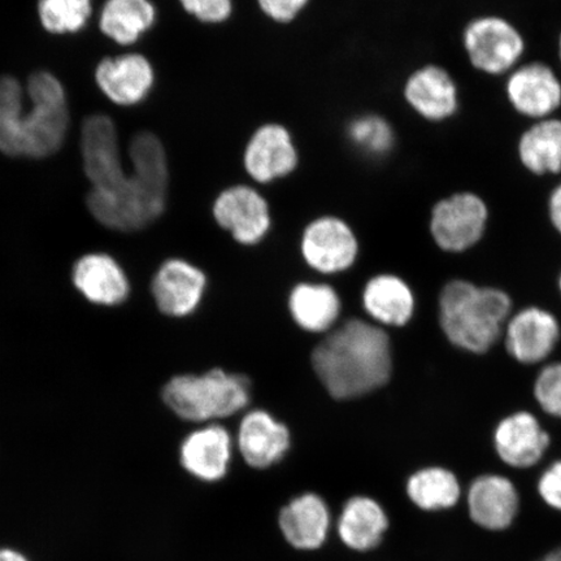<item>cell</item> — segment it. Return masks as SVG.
Here are the masks:
<instances>
[{
  "instance_id": "obj_1",
  "label": "cell",
  "mask_w": 561,
  "mask_h": 561,
  "mask_svg": "<svg viewBox=\"0 0 561 561\" xmlns=\"http://www.w3.org/2000/svg\"><path fill=\"white\" fill-rule=\"evenodd\" d=\"M392 366L389 334L360 319L347 320L312 351L314 374L336 401H353L382 389Z\"/></svg>"
},
{
  "instance_id": "obj_2",
  "label": "cell",
  "mask_w": 561,
  "mask_h": 561,
  "mask_svg": "<svg viewBox=\"0 0 561 561\" xmlns=\"http://www.w3.org/2000/svg\"><path fill=\"white\" fill-rule=\"evenodd\" d=\"M131 172L108 191H91L88 207L102 226L121 231L149 227L164 213L168 164L157 136L142 131L129 147Z\"/></svg>"
},
{
  "instance_id": "obj_3",
  "label": "cell",
  "mask_w": 561,
  "mask_h": 561,
  "mask_svg": "<svg viewBox=\"0 0 561 561\" xmlns=\"http://www.w3.org/2000/svg\"><path fill=\"white\" fill-rule=\"evenodd\" d=\"M512 312L507 291L467 279L448 280L438 297L442 333L454 347L469 354L483 355L496 346Z\"/></svg>"
},
{
  "instance_id": "obj_4",
  "label": "cell",
  "mask_w": 561,
  "mask_h": 561,
  "mask_svg": "<svg viewBox=\"0 0 561 561\" xmlns=\"http://www.w3.org/2000/svg\"><path fill=\"white\" fill-rule=\"evenodd\" d=\"M164 403L174 415L191 423H213L248 407L251 382L240 374L214 368L202 375H180L163 389Z\"/></svg>"
},
{
  "instance_id": "obj_5",
  "label": "cell",
  "mask_w": 561,
  "mask_h": 561,
  "mask_svg": "<svg viewBox=\"0 0 561 561\" xmlns=\"http://www.w3.org/2000/svg\"><path fill=\"white\" fill-rule=\"evenodd\" d=\"M461 508L468 523L483 535H508L524 514L523 491L507 473L482 472L466 483Z\"/></svg>"
},
{
  "instance_id": "obj_6",
  "label": "cell",
  "mask_w": 561,
  "mask_h": 561,
  "mask_svg": "<svg viewBox=\"0 0 561 561\" xmlns=\"http://www.w3.org/2000/svg\"><path fill=\"white\" fill-rule=\"evenodd\" d=\"M469 61L489 76L511 73L525 53V39L510 20L496 15L476 18L462 32Z\"/></svg>"
},
{
  "instance_id": "obj_7",
  "label": "cell",
  "mask_w": 561,
  "mask_h": 561,
  "mask_svg": "<svg viewBox=\"0 0 561 561\" xmlns=\"http://www.w3.org/2000/svg\"><path fill=\"white\" fill-rule=\"evenodd\" d=\"M489 207L479 194L460 192L436 203L431 215V236L447 254H462L479 244L489 224Z\"/></svg>"
},
{
  "instance_id": "obj_8",
  "label": "cell",
  "mask_w": 561,
  "mask_h": 561,
  "mask_svg": "<svg viewBox=\"0 0 561 561\" xmlns=\"http://www.w3.org/2000/svg\"><path fill=\"white\" fill-rule=\"evenodd\" d=\"M496 459L511 471H531L542 465L551 436L530 411H516L497 423L491 437Z\"/></svg>"
},
{
  "instance_id": "obj_9",
  "label": "cell",
  "mask_w": 561,
  "mask_h": 561,
  "mask_svg": "<svg viewBox=\"0 0 561 561\" xmlns=\"http://www.w3.org/2000/svg\"><path fill=\"white\" fill-rule=\"evenodd\" d=\"M276 525L283 541L297 552H318L334 528L332 508L325 497L305 491L290 497L277 512Z\"/></svg>"
},
{
  "instance_id": "obj_10",
  "label": "cell",
  "mask_w": 561,
  "mask_h": 561,
  "mask_svg": "<svg viewBox=\"0 0 561 561\" xmlns=\"http://www.w3.org/2000/svg\"><path fill=\"white\" fill-rule=\"evenodd\" d=\"M560 340L557 316L538 306L512 312L502 335L507 354L523 366H537L549 360Z\"/></svg>"
},
{
  "instance_id": "obj_11",
  "label": "cell",
  "mask_w": 561,
  "mask_h": 561,
  "mask_svg": "<svg viewBox=\"0 0 561 561\" xmlns=\"http://www.w3.org/2000/svg\"><path fill=\"white\" fill-rule=\"evenodd\" d=\"M334 529L346 550L374 552L380 549L391 531L390 512L377 497L355 494L342 504Z\"/></svg>"
},
{
  "instance_id": "obj_12",
  "label": "cell",
  "mask_w": 561,
  "mask_h": 561,
  "mask_svg": "<svg viewBox=\"0 0 561 561\" xmlns=\"http://www.w3.org/2000/svg\"><path fill=\"white\" fill-rule=\"evenodd\" d=\"M359 254L354 231L336 217H320L305 230L301 237V255L305 262L322 275L345 272Z\"/></svg>"
},
{
  "instance_id": "obj_13",
  "label": "cell",
  "mask_w": 561,
  "mask_h": 561,
  "mask_svg": "<svg viewBox=\"0 0 561 561\" xmlns=\"http://www.w3.org/2000/svg\"><path fill=\"white\" fill-rule=\"evenodd\" d=\"M506 95L518 115L538 122L553 117L561 107V81L542 61L517 66L508 76Z\"/></svg>"
},
{
  "instance_id": "obj_14",
  "label": "cell",
  "mask_w": 561,
  "mask_h": 561,
  "mask_svg": "<svg viewBox=\"0 0 561 561\" xmlns=\"http://www.w3.org/2000/svg\"><path fill=\"white\" fill-rule=\"evenodd\" d=\"M234 442L226 427L208 424L187 434L180 446V465L193 479L217 483L226 479L233 460Z\"/></svg>"
},
{
  "instance_id": "obj_15",
  "label": "cell",
  "mask_w": 561,
  "mask_h": 561,
  "mask_svg": "<svg viewBox=\"0 0 561 561\" xmlns=\"http://www.w3.org/2000/svg\"><path fill=\"white\" fill-rule=\"evenodd\" d=\"M214 217L230 231L238 243L252 245L263 241L271 229L270 207L254 188L234 186L222 192L214 205Z\"/></svg>"
},
{
  "instance_id": "obj_16",
  "label": "cell",
  "mask_w": 561,
  "mask_h": 561,
  "mask_svg": "<svg viewBox=\"0 0 561 561\" xmlns=\"http://www.w3.org/2000/svg\"><path fill=\"white\" fill-rule=\"evenodd\" d=\"M83 167L93 188L107 191L121 181L124 171L114 122L105 115H93L82 125Z\"/></svg>"
},
{
  "instance_id": "obj_17",
  "label": "cell",
  "mask_w": 561,
  "mask_h": 561,
  "mask_svg": "<svg viewBox=\"0 0 561 561\" xmlns=\"http://www.w3.org/2000/svg\"><path fill=\"white\" fill-rule=\"evenodd\" d=\"M237 447L245 465L265 471L285 459L291 447V434L270 412L254 410L241 420Z\"/></svg>"
},
{
  "instance_id": "obj_18",
  "label": "cell",
  "mask_w": 561,
  "mask_h": 561,
  "mask_svg": "<svg viewBox=\"0 0 561 561\" xmlns=\"http://www.w3.org/2000/svg\"><path fill=\"white\" fill-rule=\"evenodd\" d=\"M206 287L207 277L198 266L184 259H170L158 270L151 290L160 312L180 319L198 308Z\"/></svg>"
},
{
  "instance_id": "obj_19",
  "label": "cell",
  "mask_w": 561,
  "mask_h": 561,
  "mask_svg": "<svg viewBox=\"0 0 561 561\" xmlns=\"http://www.w3.org/2000/svg\"><path fill=\"white\" fill-rule=\"evenodd\" d=\"M466 483L450 467L430 465L407 477L404 495L420 514L439 516L461 508Z\"/></svg>"
},
{
  "instance_id": "obj_20",
  "label": "cell",
  "mask_w": 561,
  "mask_h": 561,
  "mask_svg": "<svg viewBox=\"0 0 561 561\" xmlns=\"http://www.w3.org/2000/svg\"><path fill=\"white\" fill-rule=\"evenodd\" d=\"M404 96L425 121L446 122L458 114L460 100L458 83L447 69L425 66L407 80Z\"/></svg>"
},
{
  "instance_id": "obj_21",
  "label": "cell",
  "mask_w": 561,
  "mask_h": 561,
  "mask_svg": "<svg viewBox=\"0 0 561 561\" xmlns=\"http://www.w3.org/2000/svg\"><path fill=\"white\" fill-rule=\"evenodd\" d=\"M73 284L91 304L115 307L124 304L130 293L129 279L114 257L88 254L73 266Z\"/></svg>"
},
{
  "instance_id": "obj_22",
  "label": "cell",
  "mask_w": 561,
  "mask_h": 561,
  "mask_svg": "<svg viewBox=\"0 0 561 561\" xmlns=\"http://www.w3.org/2000/svg\"><path fill=\"white\" fill-rule=\"evenodd\" d=\"M297 163L289 131L279 125H265L259 129L244 152L245 170L262 184L291 173Z\"/></svg>"
},
{
  "instance_id": "obj_23",
  "label": "cell",
  "mask_w": 561,
  "mask_h": 561,
  "mask_svg": "<svg viewBox=\"0 0 561 561\" xmlns=\"http://www.w3.org/2000/svg\"><path fill=\"white\" fill-rule=\"evenodd\" d=\"M98 85L121 105L142 102L153 85V70L142 55L129 54L104 59L96 68Z\"/></svg>"
},
{
  "instance_id": "obj_24",
  "label": "cell",
  "mask_w": 561,
  "mask_h": 561,
  "mask_svg": "<svg viewBox=\"0 0 561 561\" xmlns=\"http://www.w3.org/2000/svg\"><path fill=\"white\" fill-rule=\"evenodd\" d=\"M363 307L375 324L403 328L416 312V297L399 276L382 273L371 277L363 291Z\"/></svg>"
},
{
  "instance_id": "obj_25",
  "label": "cell",
  "mask_w": 561,
  "mask_h": 561,
  "mask_svg": "<svg viewBox=\"0 0 561 561\" xmlns=\"http://www.w3.org/2000/svg\"><path fill=\"white\" fill-rule=\"evenodd\" d=\"M27 111L23 157L53 156L65 142L68 130L67 101L31 100Z\"/></svg>"
},
{
  "instance_id": "obj_26",
  "label": "cell",
  "mask_w": 561,
  "mask_h": 561,
  "mask_svg": "<svg viewBox=\"0 0 561 561\" xmlns=\"http://www.w3.org/2000/svg\"><path fill=\"white\" fill-rule=\"evenodd\" d=\"M289 311L294 322L308 333L331 331L341 314V299L327 284H299L290 293Z\"/></svg>"
},
{
  "instance_id": "obj_27",
  "label": "cell",
  "mask_w": 561,
  "mask_h": 561,
  "mask_svg": "<svg viewBox=\"0 0 561 561\" xmlns=\"http://www.w3.org/2000/svg\"><path fill=\"white\" fill-rule=\"evenodd\" d=\"M518 159L526 171L536 175L561 172V118L535 122L517 145Z\"/></svg>"
},
{
  "instance_id": "obj_28",
  "label": "cell",
  "mask_w": 561,
  "mask_h": 561,
  "mask_svg": "<svg viewBox=\"0 0 561 561\" xmlns=\"http://www.w3.org/2000/svg\"><path fill=\"white\" fill-rule=\"evenodd\" d=\"M150 0H107L101 13V30L121 45H131L156 23Z\"/></svg>"
},
{
  "instance_id": "obj_29",
  "label": "cell",
  "mask_w": 561,
  "mask_h": 561,
  "mask_svg": "<svg viewBox=\"0 0 561 561\" xmlns=\"http://www.w3.org/2000/svg\"><path fill=\"white\" fill-rule=\"evenodd\" d=\"M27 112L24 91L18 80L5 76L0 79V152L23 157Z\"/></svg>"
},
{
  "instance_id": "obj_30",
  "label": "cell",
  "mask_w": 561,
  "mask_h": 561,
  "mask_svg": "<svg viewBox=\"0 0 561 561\" xmlns=\"http://www.w3.org/2000/svg\"><path fill=\"white\" fill-rule=\"evenodd\" d=\"M38 13L42 25L48 32L76 33L88 23L91 0H39Z\"/></svg>"
},
{
  "instance_id": "obj_31",
  "label": "cell",
  "mask_w": 561,
  "mask_h": 561,
  "mask_svg": "<svg viewBox=\"0 0 561 561\" xmlns=\"http://www.w3.org/2000/svg\"><path fill=\"white\" fill-rule=\"evenodd\" d=\"M350 137L357 149L369 157H383L394 147L396 136L383 118L369 115L350 126Z\"/></svg>"
},
{
  "instance_id": "obj_32",
  "label": "cell",
  "mask_w": 561,
  "mask_h": 561,
  "mask_svg": "<svg viewBox=\"0 0 561 561\" xmlns=\"http://www.w3.org/2000/svg\"><path fill=\"white\" fill-rule=\"evenodd\" d=\"M533 397L546 415L561 420V362L546 363L539 369L533 383Z\"/></svg>"
},
{
  "instance_id": "obj_33",
  "label": "cell",
  "mask_w": 561,
  "mask_h": 561,
  "mask_svg": "<svg viewBox=\"0 0 561 561\" xmlns=\"http://www.w3.org/2000/svg\"><path fill=\"white\" fill-rule=\"evenodd\" d=\"M535 493L546 511L561 517V458L542 467L535 482Z\"/></svg>"
},
{
  "instance_id": "obj_34",
  "label": "cell",
  "mask_w": 561,
  "mask_h": 561,
  "mask_svg": "<svg viewBox=\"0 0 561 561\" xmlns=\"http://www.w3.org/2000/svg\"><path fill=\"white\" fill-rule=\"evenodd\" d=\"M184 9L205 23H221L231 12V0H180Z\"/></svg>"
},
{
  "instance_id": "obj_35",
  "label": "cell",
  "mask_w": 561,
  "mask_h": 561,
  "mask_svg": "<svg viewBox=\"0 0 561 561\" xmlns=\"http://www.w3.org/2000/svg\"><path fill=\"white\" fill-rule=\"evenodd\" d=\"M308 0H259L262 10L276 21H290L296 18Z\"/></svg>"
},
{
  "instance_id": "obj_36",
  "label": "cell",
  "mask_w": 561,
  "mask_h": 561,
  "mask_svg": "<svg viewBox=\"0 0 561 561\" xmlns=\"http://www.w3.org/2000/svg\"><path fill=\"white\" fill-rule=\"evenodd\" d=\"M547 210L552 228L561 236V182L553 187L547 202Z\"/></svg>"
},
{
  "instance_id": "obj_37",
  "label": "cell",
  "mask_w": 561,
  "mask_h": 561,
  "mask_svg": "<svg viewBox=\"0 0 561 561\" xmlns=\"http://www.w3.org/2000/svg\"><path fill=\"white\" fill-rule=\"evenodd\" d=\"M0 561H31L27 559L23 552L18 550L9 549V547H4V549H0Z\"/></svg>"
},
{
  "instance_id": "obj_38",
  "label": "cell",
  "mask_w": 561,
  "mask_h": 561,
  "mask_svg": "<svg viewBox=\"0 0 561 561\" xmlns=\"http://www.w3.org/2000/svg\"><path fill=\"white\" fill-rule=\"evenodd\" d=\"M537 561H561V543L550 547L541 556L536 558Z\"/></svg>"
},
{
  "instance_id": "obj_39",
  "label": "cell",
  "mask_w": 561,
  "mask_h": 561,
  "mask_svg": "<svg viewBox=\"0 0 561 561\" xmlns=\"http://www.w3.org/2000/svg\"><path fill=\"white\" fill-rule=\"evenodd\" d=\"M558 55H559V60H560V65H561V34H560L559 42H558Z\"/></svg>"
},
{
  "instance_id": "obj_40",
  "label": "cell",
  "mask_w": 561,
  "mask_h": 561,
  "mask_svg": "<svg viewBox=\"0 0 561 561\" xmlns=\"http://www.w3.org/2000/svg\"><path fill=\"white\" fill-rule=\"evenodd\" d=\"M558 287H559V293H560V296H561V272H560V276L558 278Z\"/></svg>"
}]
</instances>
